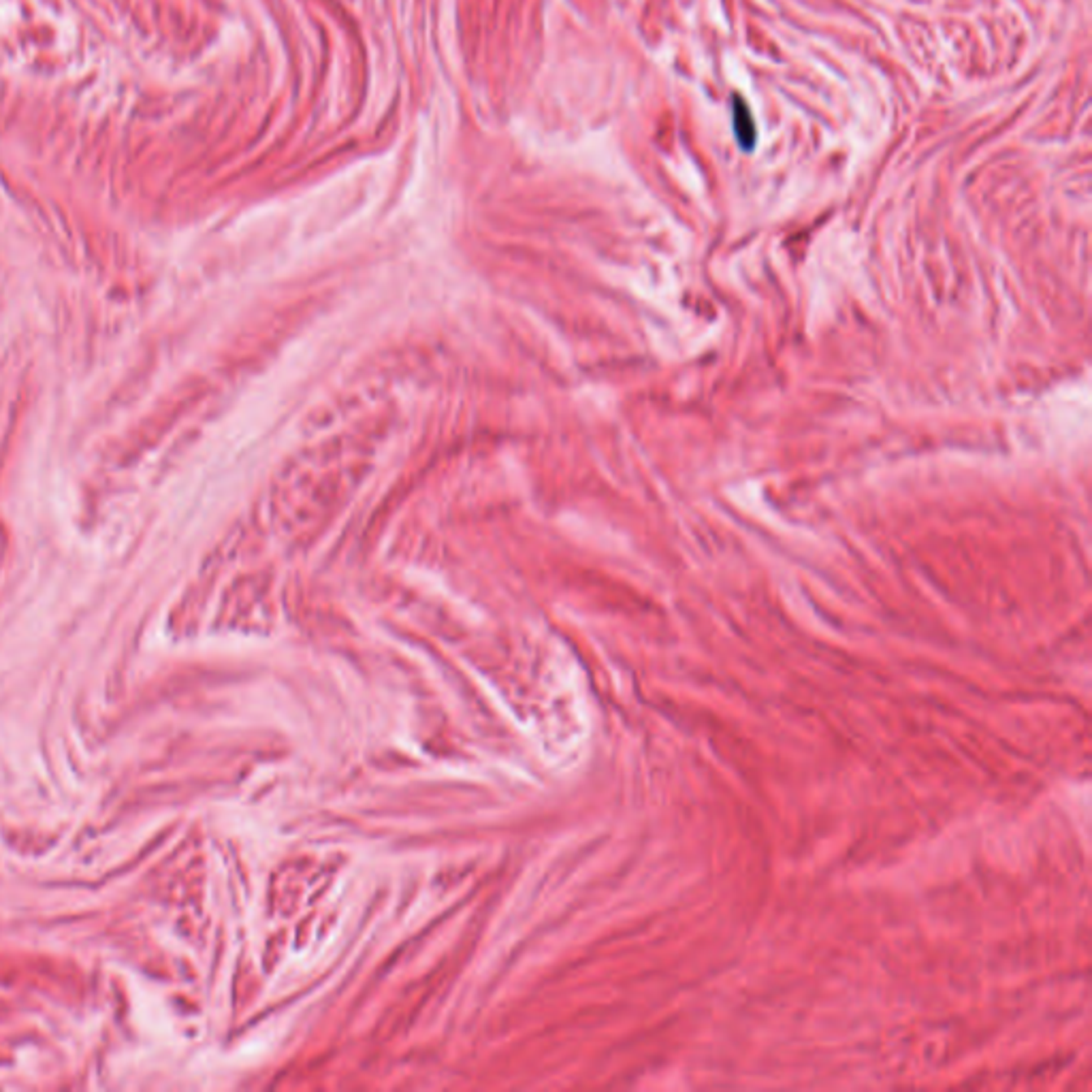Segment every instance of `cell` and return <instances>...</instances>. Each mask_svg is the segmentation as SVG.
<instances>
[{"mask_svg":"<svg viewBox=\"0 0 1092 1092\" xmlns=\"http://www.w3.org/2000/svg\"><path fill=\"white\" fill-rule=\"evenodd\" d=\"M732 111H734V130H736L738 141H740V146L749 150V147H753L755 143L753 120H751L749 109L745 107L740 98H736V103H732Z\"/></svg>","mask_w":1092,"mask_h":1092,"instance_id":"cell-1","label":"cell"}]
</instances>
